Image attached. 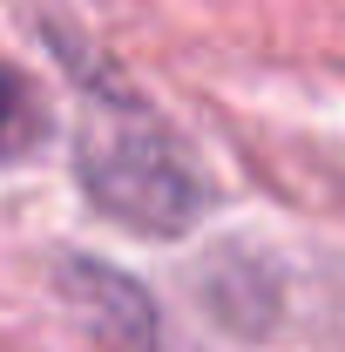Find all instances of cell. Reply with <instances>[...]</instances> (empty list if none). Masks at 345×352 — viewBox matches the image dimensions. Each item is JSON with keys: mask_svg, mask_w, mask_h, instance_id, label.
<instances>
[{"mask_svg": "<svg viewBox=\"0 0 345 352\" xmlns=\"http://www.w3.org/2000/svg\"><path fill=\"white\" fill-rule=\"evenodd\" d=\"M82 183L109 217H122L129 230H149V237L183 230V223L197 217V197H203L190 156L135 102H109V109L88 116V129H82Z\"/></svg>", "mask_w": 345, "mask_h": 352, "instance_id": "6da1fadb", "label": "cell"}, {"mask_svg": "<svg viewBox=\"0 0 345 352\" xmlns=\"http://www.w3.org/2000/svg\"><path fill=\"white\" fill-rule=\"evenodd\" d=\"M14 109H21V88H14V75L0 68V135L14 129Z\"/></svg>", "mask_w": 345, "mask_h": 352, "instance_id": "7a4b0ae2", "label": "cell"}]
</instances>
